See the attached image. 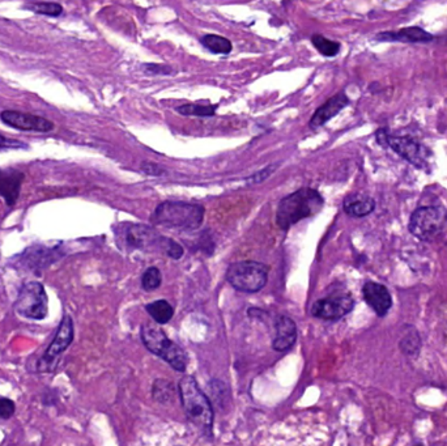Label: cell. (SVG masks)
Returning a JSON list of instances; mask_svg holds the SVG:
<instances>
[{
    "mask_svg": "<svg viewBox=\"0 0 447 446\" xmlns=\"http://www.w3.org/2000/svg\"><path fill=\"white\" fill-rule=\"evenodd\" d=\"M179 397L188 420L206 436H211L213 409L207 396L200 390L194 377L185 376L179 381Z\"/></svg>",
    "mask_w": 447,
    "mask_h": 446,
    "instance_id": "cell-1",
    "label": "cell"
},
{
    "mask_svg": "<svg viewBox=\"0 0 447 446\" xmlns=\"http://www.w3.org/2000/svg\"><path fill=\"white\" fill-rule=\"evenodd\" d=\"M323 198L314 188H301L279 203L276 222L280 228L288 229L293 224L311 217L322 210Z\"/></svg>",
    "mask_w": 447,
    "mask_h": 446,
    "instance_id": "cell-2",
    "label": "cell"
},
{
    "mask_svg": "<svg viewBox=\"0 0 447 446\" xmlns=\"http://www.w3.org/2000/svg\"><path fill=\"white\" fill-rule=\"evenodd\" d=\"M204 219V209L199 204L168 200L161 203L152 215V222L165 228L192 231Z\"/></svg>",
    "mask_w": 447,
    "mask_h": 446,
    "instance_id": "cell-3",
    "label": "cell"
},
{
    "mask_svg": "<svg viewBox=\"0 0 447 446\" xmlns=\"http://www.w3.org/2000/svg\"><path fill=\"white\" fill-rule=\"evenodd\" d=\"M126 246L139 249L146 251H163L173 260H179L183 254V249L173 240L163 238L153 228L146 225L131 224L124 229Z\"/></svg>",
    "mask_w": 447,
    "mask_h": 446,
    "instance_id": "cell-4",
    "label": "cell"
},
{
    "mask_svg": "<svg viewBox=\"0 0 447 446\" xmlns=\"http://www.w3.org/2000/svg\"><path fill=\"white\" fill-rule=\"evenodd\" d=\"M140 336L144 346L153 355L165 360L170 367L178 372H185L187 367V356L185 351L175 345L160 329L152 324H143Z\"/></svg>",
    "mask_w": 447,
    "mask_h": 446,
    "instance_id": "cell-5",
    "label": "cell"
},
{
    "mask_svg": "<svg viewBox=\"0 0 447 446\" xmlns=\"http://www.w3.org/2000/svg\"><path fill=\"white\" fill-rule=\"evenodd\" d=\"M268 279V267L259 262L242 260L229 266L226 280L233 288L246 293L259 292Z\"/></svg>",
    "mask_w": 447,
    "mask_h": 446,
    "instance_id": "cell-6",
    "label": "cell"
},
{
    "mask_svg": "<svg viewBox=\"0 0 447 446\" xmlns=\"http://www.w3.org/2000/svg\"><path fill=\"white\" fill-rule=\"evenodd\" d=\"M14 309L26 320H45L49 313V298L45 287L39 282H29L23 285L14 302Z\"/></svg>",
    "mask_w": 447,
    "mask_h": 446,
    "instance_id": "cell-7",
    "label": "cell"
},
{
    "mask_svg": "<svg viewBox=\"0 0 447 446\" xmlns=\"http://www.w3.org/2000/svg\"><path fill=\"white\" fill-rule=\"evenodd\" d=\"M378 144L382 147H388L397 152L400 157L410 162L416 168H425L429 162L430 151L422 146L417 140L408 137H397L390 134L387 130H378L375 134Z\"/></svg>",
    "mask_w": 447,
    "mask_h": 446,
    "instance_id": "cell-8",
    "label": "cell"
},
{
    "mask_svg": "<svg viewBox=\"0 0 447 446\" xmlns=\"http://www.w3.org/2000/svg\"><path fill=\"white\" fill-rule=\"evenodd\" d=\"M447 222L444 207H419L412 212L408 223L410 233L421 241H430L439 235Z\"/></svg>",
    "mask_w": 447,
    "mask_h": 446,
    "instance_id": "cell-9",
    "label": "cell"
},
{
    "mask_svg": "<svg viewBox=\"0 0 447 446\" xmlns=\"http://www.w3.org/2000/svg\"><path fill=\"white\" fill-rule=\"evenodd\" d=\"M62 251L61 248H49L43 245L30 246L25 249L21 254L14 257L13 266L21 270L39 273L46 270L49 266L61 260Z\"/></svg>",
    "mask_w": 447,
    "mask_h": 446,
    "instance_id": "cell-10",
    "label": "cell"
},
{
    "mask_svg": "<svg viewBox=\"0 0 447 446\" xmlns=\"http://www.w3.org/2000/svg\"><path fill=\"white\" fill-rule=\"evenodd\" d=\"M74 321L70 316H64L62 322L59 324L57 334L54 336L51 345H50L45 355L41 358L38 367L41 371H51L57 365V360L63 352L70 347L74 342Z\"/></svg>",
    "mask_w": 447,
    "mask_h": 446,
    "instance_id": "cell-11",
    "label": "cell"
},
{
    "mask_svg": "<svg viewBox=\"0 0 447 446\" xmlns=\"http://www.w3.org/2000/svg\"><path fill=\"white\" fill-rule=\"evenodd\" d=\"M1 122L10 127L20 131H32V133H51L54 130V124L49 119L29 114V113L16 112V110H4L0 113Z\"/></svg>",
    "mask_w": 447,
    "mask_h": 446,
    "instance_id": "cell-12",
    "label": "cell"
},
{
    "mask_svg": "<svg viewBox=\"0 0 447 446\" xmlns=\"http://www.w3.org/2000/svg\"><path fill=\"white\" fill-rule=\"evenodd\" d=\"M355 307V301L349 295H339L331 298L318 300L314 305L311 313L314 317L327 320V321H337L349 314Z\"/></svg>",
    "mask_w": 447,
    "mask_h": 446,
    "instance_id": "cell-13",
    "label": "cell"
},
{
    "mask_svg": "<svg viewBox=\"0 0 447 446\" xmlns=\"http://www.w3.org/2000/svg\"><path fill=\"white\" fill-rule=\"evenodd\" d=\"M362 296L378 317H385L393 307V298L388 289L379 283L366 282L362 287Z\"/></svg>",
    "mask_w": 447,
    "mask_h": 446,
    "instance_id": "cell-14",
    "label": "cell"
},
{
    "mask_svg": "<svg viewBox=\"0 0 447 446\" xmlns=\"http://www.w3.org/2000/svg\"><path fill=\"white\" fill-rule=\"evenodd\" d=\"M435 37L420 26H408L397 32H381L375 36L379 42H403V43H428Z\"/></svg>",
    "mask_w": 447,
    "mask_h": 446,
    "instance_id": "cell-15",
    "label": "cell"
},
{
    "mask_svg": "<svg viewBox=\"0 0 447 446\" xmlns=\"http://www.w3.org/2000/svg\"><path fill=\"white\" fill-rule=\"evenodd\" d=\"M348 105H349V99H348L347 95L344 92L337 93L334 97L327 99L321 108H318L315 110V113L311 117L309 127L310 128L322 127L323 124H327L328 121H331L343 109H346Z\"/></svg>",
    "mask_w": 447,
    "mask_h": 446,
    "instance_id": "cell-16",
    "label": "cell"
},
{
    "mask_svg": "<svg viewBox=\"0 0 447 446\" xmlns=\"http://www.w3.org/2000/svg\"><path fill=\"white\" fill-rule=\"evenodd\" d=\"M24 178V173L20 171L12 168L0 169V197L6 200L7 206L12 207L17 202Z\"/></svg>",
    "mask_w": 447,
    "mask_h": 446,
    "instance_id": "cell-17",
    "label": "cell"
},
{
    "mask_svg": "<svg viewBox=\"0 0 447 446\" xmlns=\"http://www.w3.org/2000/svg\"><path fill=\"white\" fill-rule=\"evenodd\" d=\"M275 329H276V335L272 342V348L275 351L286 352L295 346L297 340V327L296 323L293 322L289 317L280 316L276 320Z\"/></svg>",
    "mask_w": 447,
    "mask_h": 446,
    "instance_id": "cell-18",
    "label": "cell"
},
{
    "mask_svg": "<svg viewBox=\"0 0 447 446\" xmlns=\"http://www.w3.org/2000/svg\"><path fill=\"white\" fill-rule=\"evenodd\" d=\"M344 211L353 217H364L375 210L374 199L364 194H350L343 202Z\"/></svg>",
    "mask_w": 447,
    "mask_h": 446,
    "instance_id": "cell-19",
    "label": "cell"
},
{
    "mask_svg": "<svg viewBox=\"0 0 447 446\" xmlns=\"http://www.w3.org/2000/svg\"><path fill=\"white\" fill-rule=\"evenodd\" d=\"M146 309L156 322L161 323V324L169 322L173 318V307L166 300H159V301L150 302L146 307Z\"/></svg>",
    "mask_w": 447,
    "mask_h": 446,
    "instance_id": "cell-20",
    "label": "cell"
},
{
    "mask_svg": "<svg viewBox=\"0 0 447 446\" xmlns=\"http://www.w3.org/2000/svg\"><path fill=\"white\" fill-rule=\"evenodd\" d=\"M200 42L213 54H229L233 50V45L228 38L217 35H206L200 38Z\"/></svg>",
    "mask_w": 447,
    "mask_h": 446,
    "instance_id": "cell-21",
    "label": "cell"
},
{
    "mask_svg": "<svg viewBox=\"0 0 447 446\" xmlns=\"http://www.w3.org/2000/svg\"><path fill=\"white\" fill-rule=\"evenodd\" d=\"M182 115L194 117H213L217 110V105H203V104H185L175 108Z\"/></svg>",
    "mask_w": 447,
    "mask_h": 446,
    "instance_id": "cell-22",
    "label": "cell"
},
{
    "mask_svg": "<svg viewBox=\"0 0 447 446\" xmlns=\"http://www.w3.org/2000/svg\"><path fill=\"white\" fill-rule=\"evenodd\" d=\"M311 43L324 57H335L336 54L341 49L340 42L323 37L321 35H314L311 37Z\"/></svg>",
    "mask_w": 447,
    "mask_h": 446,
    "instance_id": "cell-23",
    "label": "cell"
},
{
    "mask_svg": "<svg viewBox=\"0 0 447 446\" xmlns=\"http://www.w3.org/2000/svg\"><path fill=\"white\" fill-rule=\"evenodd\" d=\"M28 10L37 14H43L49 17H59L63 13V7L58 3H45V1H37L28 6Z\"/></svg>",
    "mask_w": 447,
    "mask_h": 446,
    "instance_id": "cell-24",
    "label": "cell"
},
{
    "mask_svg": "<svg viewBox=\"0 0 447 446\" xmlns=\"http://www.w3.org/2000/svg\"><path fill=\"white\" fill-rule=\"evenodd\" d=\"M400 348L407 355H417L421 348V338L419 333L416 330H412L404 335L400 342Z\"/></svg>",
    "mask_w": 447,
    "mask_h": 446,
    "instance_id": "cell-25",
    "label": "cell"
},
{
    "mask_svg": "<svg viewBox=\"0 0 447 446\" xmlns=\"http://www.w3.org/2000/svg\"><path fill=\"white\" fill-rule=\"evenodd\" d=\"M161 284V273L157 267H149L141 276V287L146 291H155Z\"/></svg>",
    "mask_w": 447,
    "mask_h": 446,
    "instance_id": "cell-26",
    "label": "cell"
},
{
    "mask_svg": "<svg viewBox=\"0 0 447 446\" xmlns=\"http://www.w3.org/2000/svg\"><path fill=\"white\" fill-rule=\"evenodd\" d=\"M173 396V387L168 381H156L153 385V398L157 402H168Z\"/></svg>",
    "mask_w": 447,
    "mask_h": 446,
    "instance_id": "cell-27",
    "label": "cell"
},
{
    "mask_svg": "<svg viewBox=\"0 0 447 446\" xmlns=\"http://www.w3.org/2000/svg\"><path fill=\"white\" fill-rule=\"evenodd\" d=\"M143 72L147 75H172L174 72L173 68L165 64H156V63H146L141 66Z\"/></svg>",
    "mask_w": 447,
    "mask_h": 446,
    "instance_id": "cell-28",
    "label": "cell"
},
{
    "mask_svg": "<svg viewBox=\"0 0 447 446\" xmlns=\"http://www.w3.org/2000/svg\"><path fill=\"white\" fill-rule=\"evenodd\" d=\"M14 411H16V406L13 400L8 398H0V419L12 418Z\"/></svg>",
    "mask_w": 447,
    "mask_h": 446,
    "instance_id": "cell-29",
    "label": "cell"
},
{
    "mask_svg": "<svg viewBox=\"0 0 447 446\" xmlns=\"http://www.w3.org/2000/svg\"><path fill=\"white\" fill-rule=\"evenodd\" d=\"M17 148H26V144L19 142V140H12V139H7L3 135H0V149H17Z\"/></svg>",
    "mask_w": 447,
    "mask_h": 446,
    "instance_id": "cell-30",
    "label": "cell"
},
{
    "mask_svg": "<svg viewBox=\"0 0 447 446\" xmlns=\"http://www.w3.org/2000/svg\"><path fill=\"white\" fill-rule=\"evenodd\" d=\"M275 165H271V166H267L266 169H263L261 172H259V173L255 174V175H252L251 178H250V181H252V182H261V181H264L270 174L272 173L273 171H275Z\"/></svg>",
    "mask_w": 447,
    "mask_h": 446,
    "instance_id": "cell-31",
    "label": "cell"
},
{
    "mask_svg": "<svg viewBox=\"0 0 447 446\" xmlns=\"http://www.w3.org/2000/svg\"><path fill=\"white\" fill-rule=\"evenodd\" d=\"M141 169L146 172V173L148 174H152V175H159V174L162 173V169L159 166V165H156V164H149V162H144L143 164V166H141Z\"/></svg>",
    "mask_w": 447,
    "mask_h": 446,
    "instance_id": "cell-32",
    "label": "cell"
}]
</instances>
